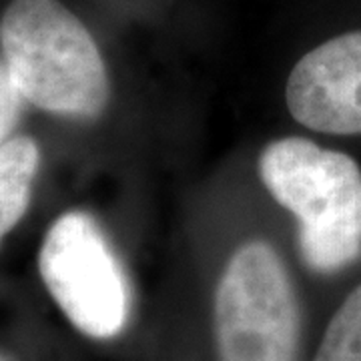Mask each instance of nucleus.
<instances>
[{
	"instance_id": "1",
	"label": "nucleus",
	"mask_w": 361,
	"mask_h": 361,
	"mask_svg": "<svg viewBox=\"0 0 361 361\" xmlns=\"http://www.w3.org/2000/svg\"><path fill=\"white\" fill-rule=\"evenodd\" d=\"M0 51L26 103L47 113L94 118L111 85L101 51L59 0H13L0 18Z\"/></svg>"
},
{
	"instance_id": "2",
	"label": "nucleus",
	"mask_w": 361,
	"mask_h": 361,
	"mask_svg": "<svg viewBox=\"0 0 361 361\" xmlns=\"http://www.w3.org/2000/svg\"><path fill=\"white\" fill-rule=\"evenodd\" d=\"M259 175L299 221V249L310 269L336 273L361 257V169L351 157L287 137L265 147Z\"/></svg>"
},
{
	"instance_id": "3",
	"label": "nucleus",
	"mask_w": 361,
	"mask_h": 361,
	"mask_svg": "<svg viewBox=\"0 0 361 361\" xmlns=\"http://www.w3.org/2000/svg\"><path fill=\"white\" fill-rule=\"evenodd\" d=\"M221 361H295L299 307L277 251L265 241L241 245L215 295Z\"/></svg>"
},
{
	"instance_id": "4",
	"label": "nucleus",
	"mask_w": 361,
	"mask_h": 361,
	"mask_svg": "<svg viewBox=\"0 0 361 361\" xmlns=\"http://www.w3.org/2000/svg\"><path fill=\"white\" fill-rule=\"evenodd\" d=\"M39 271L68 322L85 336L106 339L129 317V283L103 229L89 213L71 211L52 223Z\"/></svg>"
},
{
	"instance_id": "5",
	"label": "nucleus",
	"mask_w": 361,
	"mask_h": 361,
	"mask_svg": "<svg viewBox=\"0 0 361 361\" xmlns=\"http://www.w3.org/2000/svg\"><path fill=\"white\" fill-rule=\"evenodd\" d=\"M287 109L297 123L327 135H361V30L307 52L287 80Z\"/></svg>"
},
{
	"instance_id": "6",
	"label": "nucleus",
	"mask_w": 361,
	"mask_h": 361,
	"mask_svg": "<svg viewBox=\"0 0 361 361\" xmlns=\"http://www.w3.org/2000/svg\"><path fill=\"white\" fill-rule=\"evenodd\" d=\"M39 161V145L25 135L0 147V243L28 209Z\"/></svg>"
},
{
	"instance_id": "7",
	"label": "nucleus",
	"mask_w": 361,
	"mask_h": 361,
	"mask_svg": "<svg viewBox=\"0 0 361 361\" xmlns=\"http://www.w3.org/2000/svg\"><path fill=\"white\" fill-rule=\"evenodd\" d=\"M313 361H361V285L331 317Z\"/></svg>"
},
{
	"instance_id": "8",
	"label": "nucleus",
	"mask_w": 361,
	"mask_h": 361,
	"mask_svg": "<svg viewBox=\"0 0 361 361\" xmlns=\"http://www.w3.org/2000/svg\"><path fill=\"white\" fill-rule=\"evenodd\" d=\"M23 103L25 99L14 87L8 68L4 65V59L0 56V147L6 142V137L13 133L14 125L18 123Z\"/></svg>"
},
{
	"instance_id": "9",
	"label": "nucleus",
	"mask_w": 361,
	"mask_h": 361,
	"mask_svg": "<svg viewBox=\"0 0 361 361\" xmlns=\"http://www.w3.org/2000/svg\"><path fill=\"white\" fill-rule=\"evenodd\" d=\"M0 361H8V357H4V355L0 353Z\"/></svg>"
}]
</instances>
